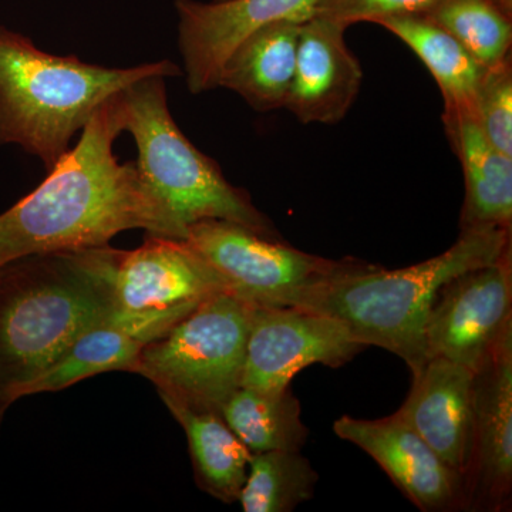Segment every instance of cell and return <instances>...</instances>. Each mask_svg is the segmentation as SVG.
<instances>
[{
    "instance_id": "d6986e66",
    "label": "cell",
    "mask_w": 512,
    "mask_h": 512,
    "mask_svg": "<svg viewBox=\"0 0 512 512\" xmlns=\"http://www.w3.org/2000/svg\"><path fill=\"white\" fill-rule=\"evenodd\" d=\"M376 25L399 37L427 67L443 94L444 110L473 113L487 67L481 66L457 39L423 15L394 16Z\"/></svg>"
},
{
    "instance_id": "30bf717a",
    "label": "cell",
    "mask_w": 512,
    "mask_h": 512,
    "mask_svg": "<svg viewBox=\"0 0 512 512\" xmlns=\"http://www.w3.org/2000/svg\"><path fill=\"white\" fill-rule=\"evenodd\" d=\"M320 0H175L178 46L192 94L218 87L222 66L235 47L256 29L279 20L303 23Z\"/></svg>"
},
{
    "instance_id": "6da1fadb",
    "label": "cell",
    "mask_w": 512,
    "mask_h": 512,
    "mask_svg": "<svg viewBox=\"0 0 512 512\" xmlns=\"http://www.w3.org/2000/svg\"><path fill=\"white\" fill-rule=\"evenodd\" d=\"M123 131L120 92L94 113L46 180L0 214V268L29 255L107 247L130 229L185 239L136 163H120L114 154Z\"/></svg>"
},
{
    "instance_id": "3957f363",
    "label": "cell",
    "mask_w": 512,
    "mask_h": 512,
    "mask_svg": "<svg viewBox=\"0 0 512 512\" xmlns=\"http://www.w3.org/2000/svg\"><path fill=\"white\" fill-rule=\"evenodd\" d=\"M116 249L47 252L0 268V397L111 318Z\"/></svg>"
},
{
    "instance_id": "cb8c5ba5",
    "label": "cell",
    "mask_w": 512,
    "mask_h": 512,
    "mask_svg": "<svg viewBox=\"0 0 512 512\" xmlns=\"http://www.w3.org/2000/svg\"><path fill=\"white\" fill-rule=\"evenodd\" d=\"M473 116L493 146L512 157L511 56L485 72L474 100Z\"/></svg>"
},
{
    "instance_id": "9c48e42d",
    "label": "cell",
    "mask_w": 512,
    "mask_h": 512,
    "mask_svg": "<svg viewBox=\"0 0 512 512\" xmlns=\"http://www.w3.org/2000/svg\"><path fill=\"white\" fill-rule=\"evenodd\" d=\"M366 349L326 315L295 306H254L242 384L276 392L312 365L339 367Z\"/></svg>"
},
{
    "instance_id": "7a4b0ae2",
    "label": "cell",
    "mask_w": 512,
    "mask_h": 512,
    "mask_svg": "<svg viewBox=\"0 0 512 512\" xmlns=\"http://www.w3.org/2000/svg\"><path fill=\"white\" fill-rule=\"evenodd\" d=\"M511 249V229H464L443 254L400 269L345 259L333 274L282 296L295 306L342 323L357 342L389 350L412 373L426 365L427 316L441 286L463 272L498 261Z\"/></svg>"
},
{
    "instance_id": "7402d4cb",
    "label": "cell",
    "mask_w": 512,
    "mask_h": 512,
    "mask_svg": "<svg viewBox=\"0 0 512 512\" xmlns=\"http://www.w3.org/2000/svg\"><path fill=\"white\" fill-rule=\"evenodd\" d=\"M318 480L301 451L255 453L238 501L245 512H291L313 498Z\"/></svg>"
},
{
    "instance_id": "4fadbf2b",
    "label": "cell",
    "mask_w": 512,
    "mask_h": 512,
    "mask_svg": "<svg viewBox=\"0 0 512 512\" xmlns=\"http://www.w3.org/2000/svg\"><path fill=\"white\" fill-rule=\"evenodd\" d=\"M333 431L369 454L421 511L466 507L463 480L399 413L377 420L343 416Z\"/></svg>"
},
{
    "instance_id": "ba28073f",
    "label": "cell",
    "mask_w": 512,
    "mask_h": 512,
    "mask_svg": "<svg viewBox=\"0 0 512 512\" xmlns=\"http://www.w3.org/2000/svg\"><path fill=\"white\" fill-rule=\"evenodd\" d=\"M512 329V254L441 286L424 328L427 356L476 372Z\"/></svg>"
},
{
    "instance_id": "d4e9b609",
    "label": "cell",
    "mask_w": 512,
    "mask_h": 512,
    "mask_svg": "<svg viewBox=\"0 0 512 512\" xmlns=\"http://www.w3.org/2000/svg\"><path fill=\"white\" fill-rule=\"evenodd\" d=\"M437 0H320L315 15L326 16L346 28L360 22L379 23L394 16L420 15Z\"/></svg>"
},
{
    "instance_id": "484cf974",
    "label": "cell",
    "mask_w": 512,
    "mask_h": 512,
    "mask_svg": "<svg viewBox=\"0 0 512 512\" xmlns=\"http://www.w3.org/2000/svg\"><path fill=\"white\" fill-rule=\"evenodd\" d=\"M501 9L512 15V0H493Z\"/></svg>"
},
{
    "instance_id": "277c9868",
    "label": "cell",
    "mask_w": 512,
    "mask_h": 512,
    "mask_svg": "<svg viewBox=\"0 0 512 512\" xmlns=\"http://www.w3.org/2000/svg\"><path fill=\"white\" fill-rule=\"evenodd\" d=\"M180 76L170 60L110 69L43 52L0 26V146L16 144L49 171L114 94L148 76Z\"/></svg>"
},
{
    "instance_id": "7c38bea8",
    "label": "cell",
    "mask_w": 512,
    "mask_h": 512,
    "mask_svg": "<svg viewBox=\"0 0 512 512\" xmlns=\"http://www.w3.org/2000/svg\"><path fill=\"white\" fill-rule=\"evenodd\" d=\"M512 488V329L474 372L473 461L466 507L500 511Z\"/></svg>"
},
{
    "instance_id": "5bb4252c",
    "label": "cell",
    "mask_w": 512,
    "mask_h": 512,
    "mask_svg": "<svg viewBox=\"0 0 512 512\" xmlns=\"http://www.w3.org/2000/svg\"><path fill=\"white\" fill-rule=\"evenodd\" d=\"M348 28L313 15L299 32L295 76L285 109L303 124H335L345 119L362 87L359 60L346 45Z\"/></svg>"
},
{
    "instance_id": "603a6c76",
    "label": "cell",
    "mask_w": 512,
    "mask_h": 512,
    "mask_svg": "<svg viewBox=\"0 0 512 512\" xmlns=\"http://www.w3.org/2000/svg\"><path fill=\"white\" fill-rule=\"evenodd\" d=\"M420 15L450 33L487 69L511 56L512 15L493 0H437Z\"/></svg>"
},
{
    "instance_id": "44dd1931",
    "label": "cell",
    "mask_w": 512,
    "mask_h": 512,
    "mask_svg": "<svg viewBox=\"0 0 512 512\" xmlns=\"http://www.w3.org/2000/svg\"><path fill=\"white\" fill-rule=\"evenodd\" d=\"M220 414L252 454L301 451L308 440L301 403L291 386L276 392L241 386L222 404Z\"/></svg>"
},
{
    "instance_id": "8fae6325",
    "label": "cell",
    "mask_w": 512,
    "mask_h": 512,
    "mask_svg": "<svg viewBox=\"0 0 512 512\" xmlns=\"http://www.w3.org/2000/svg\"><path fill=\"white\" fill-rule=\"evenodd\" d=\"M228 292L214 268L185 239L150 235L134 251L114 254L113 295L117 312L143 313L195 308Z\"/></svg>"
},
{
    "instance_id": "5b68a950",
    "label": "cell",
    "mask_w": 512,
    "mask_h": 512,
    "mask_svg": "<svg viewBox=\"0 0 512 512\" xmlns=\"http://www.w3.org/2000/svg\"><path fill=\"white\" fill-rule=\"evenodd\" d=\"M164 76H148L121 92L124 131L133 134L138 173L187 237L198 221L235 222L281 239L248 192L229 184L220 165L184 136L168 109Z\"/></svg>"
},
{
    "instance_id": "9a60e30c",
    "label": "cell",
    "mask_w": 512,
    "mask_h": 512,
    "mask_svg": "<svg viewBox=\"0 0 512 512\" xmlns=\"http://www.w3.org/2000/svg\"><path fill=\"white\" fill-rule=\"evenodd\" d=\"M473 382L468 367L431 357L414 373L409 396L397 410L463 485L473 461Z\"/></svg>"
},
{
    "instance_id": "8992f818",
    "label": "cell",
    "mask_w": 512,
    "mask_h": 512,
    "mask_svg": "<svg viewBox=\"0 0 512 512\" xmlns=\"http://www.w3.org/2000/svg\"><path fill=\"white\" fill-rule=\"evenodd\" d=\"M252 309L229 292L210 296L144 346L133 373L156 384L163 402L220 413L242 384Z\"/></svg>"
},
{
    "instance_id": "2e32d148",
    "label": "cell",
    "mask_w": 512,
    "mask_h": 512,
    "mask_svg": "<svg viewBox=\"0 0 512 512\" xmlns=\"http://www.w3.org/2000/svg\"><path fill=\"white\" fill-rule=\"evenodd\" d=\"M444 127L466 181L460 229L512 224V157L493 146L468 110H444Z\"/></svg>"
},
{
    "instance_id": "e0dca14e",
    "label": "cell",
    "mask_w": 512,
    "mask_h": 512,
    "mask_svg": "<svg viewBox=\"0 0 512 512\" xmlns=\"http://www.w3.org/2000/svg\"><path fill=\"white\" fill-rule=\"evenodd\" d=\"M302 23L279 20L245 37L222 66L218 87L239 94L252 109H285L295 76Z\"/></svg>"
},
{
    "instance_id": "ac0fdd59",
    "label": "cell",
    "mask_w": 512,
    "mask_h": 512,
    "mask_svg": "<svg viewBox=\"0 0 512 512\" xmlns=\"http://www.w3.org/2000/svg\"><path fill=\"white\" fill-rule=\"evenodd\" d=\"M146 340L109 319L80 336L52 365L0 397V413L23 396L52 393L100 373L133 372Z\"/></svg>"
},
{
    "instance_id": "4316f807",
    "label": "cell",
    "mask_w": 512,
    "mask_h": 512,
    "mask_svg": "<svg viewBox=\"0 0 512 512\" xmlns=\"http://www.w3.org/2000/svg\"><path fill=\"white\" fill-rule=\"evenodd\" d=\"M212 2H227V0H212Z\"/></svg>"
},
{
    "instance_id": "ffe728a7",
    "label": "cell",
    "mask_w": 512,
    "mask_h": 512,
    "mask_svg": "<svg viewBox=\"0 0 512 512\" xmlns=\"http://www.w3.org/2000/svg\"><path fill=\"white\" fill-rule=\"evenodd\" d=\"M164 403L187 434L198 485L224 503L238 501L247 480L251 451L229 429L220 413Z\"/></svg>"
},
{
    "instance_id": "52a82bcc",
    "label": "cell",
    "mask_w": 512,
    "mask_h": 512,
    "mask_svg": "<svg viewBox=\"0 0 512 512\" xmlns=\"http://www.w3.org/2000/svg\"><path fill=\"white\" fill-rule=\"evenodd\" d=\"M185 241L217 271L229 293L254 306H274L286 293L315 284L345 262L306 254L222 220L195 222Z\"/></svg>"
}]
</instances>
